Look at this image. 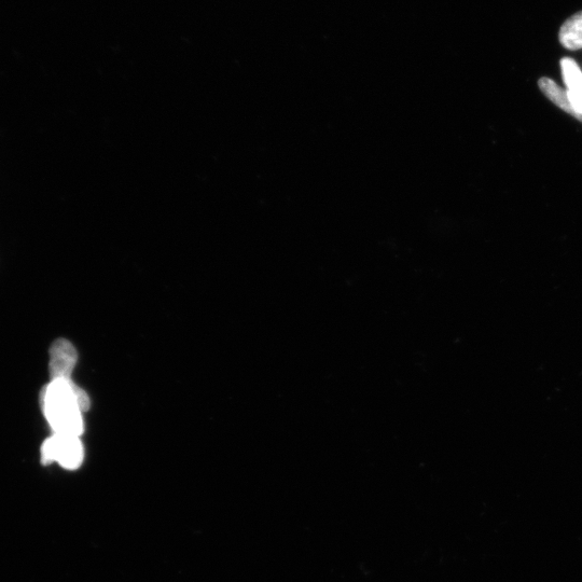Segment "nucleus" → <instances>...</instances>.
Returning <instances> with one entry per match:
<instances>
[{"instance_id": "f03ea898", "label": "nucleus", "mask_w": 582, "mask_h": 582, "mask_svg": "<svg viewBox=\"0 0 582 582\" xmlns=\"http://www.w3.org/2000/svg\"><path fill=\"white\" fill-rule=\"evenodd\" d=\"M83 455V446L77 436L54 434L41 447V462L44 465L57 462L69 470L80 467Z\"/></svg>"}, {"instance_id": "20e7f679", "label": "nucleus", "mask_w": 582, "mask_h": 582, "mask_svg": "<svg viewBox=\"0 0 582 582\" xmlns=\"http://www.w3.org/2000/svg\"><path fill=\"white\" fill-rule=\"evenodd\" d=\"M563 80L568 99L575 112V118L582 115V72L578 64L570 58L561 61Z\"/></svg>"}, {"instance_id": "f257e3e1", "label": "nucleus", "mask_w": 582, "mask_h": 582, "mask_svg": "<svg viewBox=\"0 0 582 582\" xmlns=\"http://www.w3.org/2000/svg\"><path fill=\"white\" fill-rule=\"evenodd\" d=\"M40 400L54 434L82 435V412L89 410L90 399L71 379L52 380L41 392Z\"/></svg>"}, {"instance_id": "7ed1b4c3", "label": "nucleus", "mask_w": 582, "mask_h": 582, "mask_svg": "<svg viewBox=\"0 0 582 582\" xmlns=\"http://www.w3.org/2000/svg\"><path fill=\"white\" fill-rule=\"evenodd\" d=\"M74 345L64 339L55 341L50 349V374L52 380L71 379L77 363Z\"/></svg>"}, {"instance_id": "423d86ee", "label": "nucleus", "mask_w": 582, "mask_h": 582, "mask_svg": "<svg viewBox=\"0 0 582 582\" xmlns=\"http://www.w3.org/2000/svg\"><path fill=\"white\" fill-rule=\"evenodd\" d=\"M538 86L548 99L564 110L565 113L575 116L574 109L571 105L570 99L566 90L561 89L556 82L549 78H542L538 81Z\"/></svg>"}, {"instance_id": "39448f33", "label": "nucleus", "mask_w": 582, "mask_h": 582, "mask_svg": "<svg viewBox=\"0 0 582 582\" xmlns=\"http://www.w3.org/2000/svg\"><path fill=\"white\" fill-rule=\"evenodd\" d=\"M559 39L562 46L568 50L582 49V11L563 24Z\"/></svg>"}, {"instance_id": "0eeeda50", "label": "nucleus", "mask_w": 582, "mask_h": 582, "mask_svg": "<svg viewBox=\"0 0 582 582\" xmlns=\"http://www.w3.org/2000/svg\"><path fill=\"white\" fill-rule=\"evenodd\" d=\"M576 119L582 122V115H579Z\"/></svg>"}]
</instances>
